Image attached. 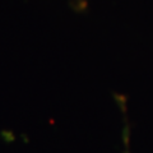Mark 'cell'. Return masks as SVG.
Listing matches in <instances>:
<instances>
[{
    "instance_id": "1",
    "label": "cell",
    "mask_w": 153,
    "mask_h": 153,
    "mask_svg": "<svg viewBox=\"0 0 153 153\" xmlns=\"http://www.w3.org/2000/svg\"><path fill=\"white\" fill-rule=\"evenodd\" d=\"M123 138H124V153H130V149H129V126H128V121H125V126H124V131H123Z\"/></svg>"
}]
</instances>
